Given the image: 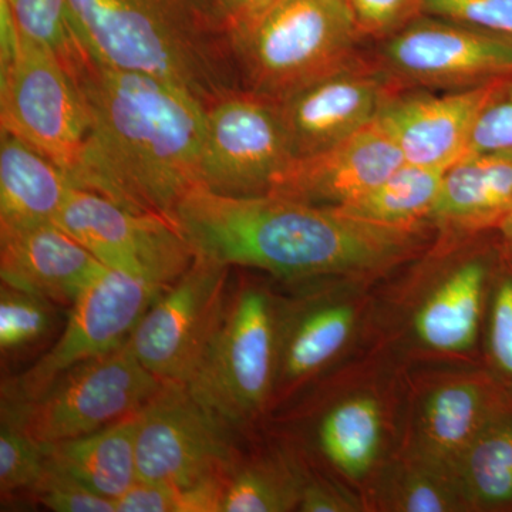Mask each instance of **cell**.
Instances as JSON below:
<instances>
[{
    "instance_id": "cell-1",
    "label": "cell",
    "mask_w": 512,
    "mask_h": 512,
    "mask_svg": "<svg viewBox=\"0 0 512 512\" xmlns=\"http://www.w3.org/2000/svg\"><path fill=\"white\" fill-rule=\"evenodd\" d=\"M70 74L89 121L82 153L67 173L74 187L177 224L178 205L200 185L208 107L157 77L90 56Z\"/></svg>"
},
{
    "instance_id": "cell-2",
    "label": "cell",
    "mask_w": 512,
    "mask_h": 512,
    "mask_svg": "<svg viewBox=\"0 0 512 512\" xmlns=\"http://www.w3.org/2000/svg\"><path fill=\"white\" fill-rule=\"evenodd\" d=\"M175 221L195 255L281 278L365 274L404 261L416 227H392L278 195L227 197L195 187Z\"/></svg>"
},
{
    "instance_id": "cell-3",
    "label": "cell",
    "mask_w": 512,
    "mask_h": 512,
    "mask_svg": "<svg viewBox=\"0 0 512 512\" xmlns=\"http://www.w3.org/2000/svg\"><path fill=\"white\" fill-rule=\"evenodd\" d=\"M69 6L94 62L157 77L207 107L244 90L218 0H69Z\"/></svg>"
},
{
    "instance_id": "cell-4",
    "label": "cell",
    "mask_w": 512,
    "mask_h": 512,
    "mask_svg": "<svg viewBox=\"0 0 512 512\" xmlns=\"http://www.w3.org/2000/svg\"><path fill=\"white\" fill-rule=\"evenodd\" d=\"M231 37L242 87L272 101L362 59L345 0H282Z\"/></svg>"
},
{
    "instance_id": "cell-5",
    "label": "cell",
    "mask_w": 512,
    "mask_h": 512,
    "mask_svg": "<svg viewBox=\"0 0 512 512\" xmlns=\"http://www.w3.org/2000/svg\"><path fill=\"white\" fill-rule=\"evenodd\" d=\"M281 312L271 293L245 286L224 315L197 369L192 396L227 426L247 423L264 409L278 379Z\"/></svg>"
},
{
    "instance_id": "cell-6",
    "label": "cell",
    "mask_w": 512,
    "mask_h": 512,
    "mask_svg": "<svg viewBox=\"0 0 512 512\" xmlns=\"http://www.w3.org/2000/svg\"><path fill=\"white\" fill-rule=\"evenodd\" d=\"M138 362L127 342L57 377L36 397L19 406L2 404V417L18 423L43 444L76 439L134 416L161 387Z\"/></svg>"
},
{
    "instance_id": "cell-7",
    "label": "cell",
    "mask_w": 512,
    "mask_h": 512,
    "mask_svg": "<svg viewBox=\"0 0 512 512\" xmlns=\"http://www.w3.org/2000/svg\"><path fill=\"white\" fill-rule=\"evenodd\" d=\"M164 289L104 266L70 306L55 345L28 370L3 383L2 404L28 403L73 366L119 349Z\"/></svg>"
},
{
    "instance_id": "cell-8",
    "label": "cell",
    "mask_w": 512,
    "mask_h": 512,
    "mask_svg": "<svg viewBox=\"0 0 512 512\" xmlns=\"http://www.w3.org/2000/svg\"><path fill=\"white\" fill-rule=\"evenodd\" d=\"M421 18L380 40L373 60L400 89H473L512 74V37Z\"/></svg>"
},
{
    "instance_id": "cell-9",
    "label": "cell",
    "mask_w": 512,
    "mask_h": 512,
    "mask_svg": "<svg viewBox=\"0 0 512 512\" xmlns=\"http://www.w3.org/2000/svg\"><path fill=\"white\" fill-rule=\"evenodd\" d=\"M229 429L185 384L164 383L138 413V480L178 490L225 480L234 468Z\"/></svg>"
},
{
    "instance_id": "cell-10",
    "label": "cell",
    "mask_w": 512,
    "mask_h": 512,
    "mask_svg": "<svg viewBox=\"0 0 512 512\" xmlns=\"http://www.w3.org/2000/svg\"><path fill=\"white\" fill-rule=\"evenodd\" d=\"M0 121L2 131L36 148L66 173L82 153L89 126L79 87L62 60L22 35L18 55L0 73Z\"/></svg>"
},
{
    "instance_id": "cell-11",
    "label": "cell",
    "mask_w": 512,
    "mask_h": 512,
    "mask_svg": "<svg viewBox=\"0 0 512 512\" xmlns=\"http://www.w3.org/2000/svg\"><path fill=\"white\" fill-rule=\"evenodd\" d=\"M295 160L275 101L247 90L207 109L200 187L227 197H261Z\"/></svg>"
},
{
    "instance_id": "cell-12",
    "label": "cell",
    "mask_w": 512,
    "mask_h": 512,
    "mask_svg": "<svg viewBox=\"0 0 512 512\" xmlns=\"http://www.w3.org/2000/svg\"><path fill=\"white\" fill-rule=\"evenodd\" d=\"M229 269L195 255L144 313L127 345L148 372L165 383L191 379L224 315Z\"/></svg>"
},
{
    "instance_id": "cell-13",
    "label": "cell",
    "mask_w": 512,
    "mask_h": 512,
    "mask_svg": "<svg viewBox=\"0 0 512 512\" xmlns=\"http://www.w3.org/2000/svg\"><path fill=\"white\" fill-rule=\"evenodd\" d=\"M56 225L101 264L163 288L174 284L195 258L175 222L127 210L82 188L70 190Z\"/></svg>"
},
{
    "instance_id": "cell-14",
    "label": "cell",
    "mask_w": 512,
    "mask_h": 512,
    "mask_svg": "<svg viewBox=\"0 0 512 512\" xmlns=\"http://www.w3.org/2000/svg\"><path fill=\"white\" fill-rule=\"evenodd\" d=\"M399 90L375 62L360 59L275 101L293 157L328 150L369 126Z\"/></svg>"
},
{
    "instance_id": "cell-15",
    "label": "cell",
    "mask_w": 512,
    "mask_h": 512,
    "mask_svg": "<svg viewBox=\"0 0 512 512\" xmlns=\"http://www.w3.org/2000/svg\"><path fill=\"white\" fill-rule=\"evenodd\" d=\"M403 163L402 151L376 120L328 150L295 158L269 195L342 208L382 184Z\"/></svg>"
},
{
    "instance_id": "cell-16",
    "label": "cell",
    "mask_w": 512,
    "mask_h": 512,
    "mask_svg": "<svg viewBox=\"0 0 512 512\" xmlns=\"http://www.w3.org/2000/svg\"><path fill=\"white\" fill-rule=\"evenodd\" d=\"M498 80L440 96L400 89L384 104L377 123L406 163L448 168L466 154L478 113Z\"/></svg>"
},
{
    "instance_id": "cell-17",
    "label": "cell",
    "mask_w": 512,
    "mask_h": 512,
    "mask_svg": "<svg viewBox=\"0 0 512 512\" xmlns=\"http://www.w3.org/2000/svg\"><path fill=\"white\" fill-rule=\"evenodd\" d=\"M104 266L59 225L0 228L2 284L72 306Z\"/></svg>"
},
{
    "instance_id": "cell-18",
    "label": "cell",
    "mask_w": 512,
    "mask_h": 512,
    "mask_svg": "<svg viewBox=\"0 0 512 512\" xmlns=\"http://www.w3.org/2000/svg\"><path fill=\"white\" fill-rule=\"evenodd\" d=\"M512 404V390L467 380L444 384L431 393L420 423V441L430 466L451 468L477 434Z\"/></svg>"
},
{
    "instance_id": "cell-19",
    "label": "cell",
    "mask_w": 512,
    "mask_h": 512,
    "mask_svg": "<svg viewBox=\"0 0 512 512\" xmlns=\"http://www.w3.org/2000/svg\"><path fill=\"white\" fill-rule=\"evenodd\" d=\"M512 207V153L466 154L451 164L429 218L441 227L497 228Z\"/></svg>"
},
{
    "instance_id": "cell-20",
    "label": "cell",
    "mask_w": 512,
    "mask_h": 512,
    "mask_svg": "<svg viewBox=\"0 0 512 512\" xmlns=\"http://www.w3.org/2000/svg\"><path fill=\"white\" fill-rule=\"evenodd\" d=\"M74 187L60 165L25 141L0 136V228L56 224Z\"/></svg>"
},
{
    "instance_id": "cell-21",
    "label": "cell",
    "mask_w": 512,
    "mask_h": 512,
    "mask_svg": "<svg viewBox=\"0 0 512 512\" xmlns=\"http://www.w3.org/2000/svg\"><path fill=\"white\" fill-rule=\"evenodd\" d=\"M138 413L86 436L47 444V464L116 501L138 480Z\"/></svg>"
},
{
    "instance_id": "cell-22",
    "label": "cell",
    "mask_w": 512,
    "mask_h": 512,
    "mask_svg": "<svg viewBox=\"0 0 512 512\" xmlns=\"http://www.w3.org/2000/svg\"><path fill=\"white\" fill-rule=\"evenodd\" d=\"M490 268L471 259L454 269L420 306L414 326L427 348L461 353L476 342Z\"/></svg>"
},
{
    "instance_id": "cell-23",
    "label": "cell",
    "mask_w": 512,
    "mask_h": 512,
    "mask_svg": "<svg viewBox=\"0 0 512 512\" xmlns=\"http://www.w3.org/2000/svg\"><path fill=\"white\" fill-rule=\"evenodd\" d=\"M451 476L471 507L512 510V404L468 444Z\"/></svg>"
},
{
    "instance_id": "cell-24",
    "label": "cell",
    "mask_w": 512,
    "mask_h": 512,
    "mask_svg": "<svg viewBox=\"0 0 512 512\" xmlns=\"http://www.w3.org/2000/svg\"><path fill=\"white\" fill-rule=\"evenodd\" d=\"M355 313L348 305L315 306L281 318L278 376L296 382L322 369L348 343Z\"/></svg>"
},
{
    "instance_id": "cell-25",
    "label": "cell",
    "mask_w": 512,
    "mask_h": 512,
    "mask_svg": "<svg viewBox=\"0 0 512 512\" xmlns=\"http://www.w3.org/2000/svg\"><path fill=\"white\" fill-rule=\"evenodd\" d=\"M446 170L404 161L382 184L338 210L376 224L416 227L433 210Z\"/></svg>"
},
{
    "instance_id": "cell-26",
    "label": "cell",
    "mask_w": 512,
    "mask_h": 512,
    "mask_svg": "<svg viewBox=\"0 0 512 512\" xmlns=\"http://www.w3.org/2000/svg\"><path fill=\"white\" fill-rule=\"evenodd\" d=\"M320 444L329 460L350 477L366 474L382 437V413L375 400L356 397L336 406L323 420Z\"/></svg>"
},
{
    "instance_id": "cell-27",
    "label": "cell",
    "mask_w": 512,
    "mask_h": 512,
    "mask_svg": "<svg viewBox=\"0 0 512 512\" xmlns=\"http://www.w3.org/2000/svg\"><path fill=\"white\" fill-rule=\"evenodd\" d=\"M303 485L284 468L271 463L232 468L222 487L220 512L293 510Z\"/></svg>"
},
{
    "instance_id": "cell-28",
    "label": "cell",
    "mask_w": 512,
    "mask_h": 512,
    "mask_svg": "<svg viewBox=\"0 0 512 512\" xmlns=\"http://www.w3.org/2000/svg\"><path fill=\"white\" fill-rule=\"evenodd\" d=\"M20 35L55 53L67 72L86 59L87 53L74 30L69 0H8Z\"/></svg>"
},
{
    "instance_id": "cell-29",
    "label": "cell",
    "mask_w": 512,
    "mask_h": 512,
    "mask_svg": "<svg viewBox=\"0 0 512 512\" xmlns=\"http://www.w3.org/2000/svg\"><path fill=\"white\" fill-rule=\"evenodd\" d=\"M50 301L2 284L0 292V350L18 353L40 342L53 326L55 309Z\"/></svg>"
},
{
    "instance_id": "cell-30",
    "label": "cell",
    "mask_w": 512,
    "mask_h": 512,
    "mask_svg": "<svg viewBox=\"0 0 512 512\" xmlns=\"http://www.w3.org/2000/svg\"><path fill=\"white\" fill-rule=\"evenodd\" d=\"M47 468V444L2 417L0 424V493L32 491Z\"/></svg>"
},
{
    "instance_id": "cell-31",
    "label": "cell",
    "mask_w": 512,
    "mask_h": 512,
    "mask_svg": "<svg viewBox=\"0 0 512 512\" xmlns=\"http://www.w3.org/2000/svg\"><path fill=\"white\" fill-rule=\"evenodd\" d=\"M488 153H512V74L495 83L468 140L466 154Z\"/></svg>"
},
{
    "instance_id": "cell-32",
    "label": "cell",
    "mask_w": 512,
    "mask_h": 512,
    "mask_svg": "<svg viewBox=\"0 0 512 512\" xmlns=\"http://www.w3.org/2000/svg\"><path fill=\"white\" fill-rule=\"evenodd\" d=\"M456 478L446 470L430 466L407 478L396 498V510L406 512H447L464 507ZM468 504V503H467Z\"/></svg>"
},
{
    "instance_id": "cell-33",
    "label": "cell",
    "mask_w": 512,
    "mask_h": 512,
    "mask_svg": "<svg viewBox=\"0 0 512 512\" xmlns=\"http://www.w3.org/2000/svg\"><path fill=\"white\" fill-rule=\"evenodd\" d=\"M363 37L384 40L424 15L426 0H345Z\"/></svg>"
},
{
    "instance_id": "cell-34",
    "label": "cell",
    "mask_w": 512,
    "mask_h": 512,
    "mask_svg": "<svg viewBox=\"0 0 512 512\" xmlns=\"http://www.w3.org/2000/svg\"><path fill=\"white\" fill-rule=\"evenodd\" d=\"M32 493L40 504L56 512H116V501L94 493L49 464Z\"/></svg>"
},
{
    "instance_id": "cell-35",
    "label": "cell",
    "mask_w": 512,
    "mask_h": 512,
    "mask_svg": "<svg viewBox=\"0 0 512 512\" xmlns=\"http://www.w3.org/2000/svg\"><path fill=\"white\" fill-rule=\"evenodd\" d=\"M424 15L512 37V0H426Z\"/></svg>"
},
{
    "instance_id": "cell-36",
    "label": "cell",
    "mask_w": 512,
    "mask_h": 512,
    "mask_svg": "<svg viewBox=\"0 0 512 512\" xmlns=\"http://www.w3.org/2000/svg\"><path fill=\"white\" fill-rule=\"evenodd\" d=\"M488 325L491 360L512 390V271L498 279Z\"/></svg>"
},
{
    "instance_id": "cell-37",
    "label": "cell",
    "mask_w": 512,
    "mask_h": 512,
    "mask_svg": "<svg viewBox=\"0 0 512 512\" xmlns=\"http://www.w3.org/2000/svg\"><path fill=\"white\" fill-rule=\"evenodd\" d=\"M116 512H191L190 490L137 480L117 498Z\"/></svg>"
},
{
    "instance_id": "cell-38",
    "label": "cell",
    "mask_w": 512,
    "mask_h": 512,
    "mask_svg": "<svg viewBox=\"0 0 512 512\" xmlns=\"http://www.w3.org/2000/svg\"><path fill=\"white\" fill-rule=\"evenodd\" d=\"M299 510L303 512H348L356 511V504L323 484L305 485L302 488Z\"/></svg>"
},
{
    "instance_id": "cell-39",
    "label": "cell",
    "mask_w": 512,
    "mask_h": 512,
    "mask_svg": "<svg viewBox=\"0 0 512 512\" xmlns=\"http://www.w3.org/2000/svg\"><path fill=\"white\" fill-rule=\"evenodd\" d=\"M281 2L282 0H218V5L232 32L255 22Z\"/></svg>"
},
{
    "instance_id": "cell-40",
    "label": "cell",
    "mask_w": 512,
    "mask_h": 512,
    "mask_svg": "<svg viewBox=\"0 0 512 512\" xmlns=\"http://www.w3.org/2000/svg\"><path fill=\"white\" fill-rule=\"evenodd\" d=\"M497 229L498 232H500L501 239H503L505 256H507L508 261H510L512 265V207L503 218V221L500 222Z\"/></svg>"
}]
</instances>
